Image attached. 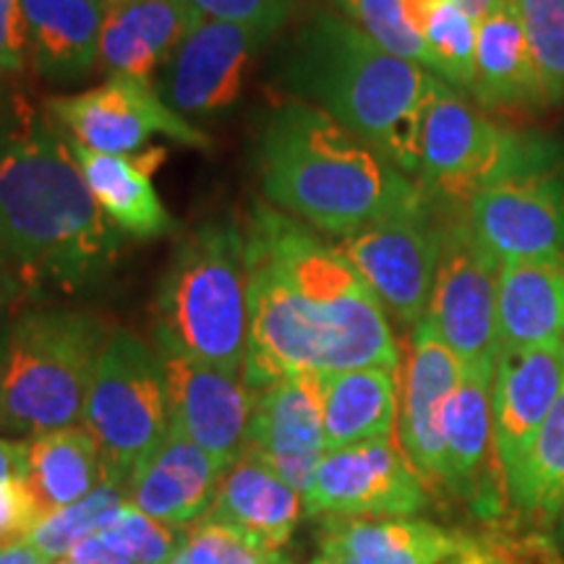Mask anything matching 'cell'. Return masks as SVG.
<instances>
[{
    "label": "cell",
    "instance_id": "d4e9b609",
    "mask_svg": "<svg viewBox=\"0 0 564 564\" xmlns=\"http://www.w3.org/2000/svg\"><path fill=\"white\" fill-rule=\"evenodd\" d=\"M26 51L51 84L84 82L100 66L105 9L95 0H21Z\"/></svg>",
    "mask_w": 564,
    "mask_h": 564
},
{
    "label": "cell",
    "instance_id": "7402d4cb",
    "mask_svg": "<svg viewBox=\"0 0 564 564\" xmlns=\"http://www.w3.org/2000/svg\"><path fill=\"white\" fill-rule=\"evenodd\" d=\"M102 9L100 66L110 76L141 82H152L202 19L186 0H108Z\"/></svg>",
    "mask_w": 564,
    "mask_h": 564
},
{
    "label": "cell",
    "instance_id": "bcb514c9",
    "mask_svg": "<svg viewBox=\"0 0 564 564\" xmlns=\"http://www.w3.org/2000/svg\"><path fill=\"white\" fill-rule=\"evenodd\" d=\"M9 319L0 312V366H3V352H6V335H9Z\"/></svg>",
    "mask_w": 564,
    "mask_h": 564
},
{
    "label": "cell",
    "instance_id": "f35d334b",
    "mask_svg": "<svg viewBox=\"0 0 564 564\" xmlns=\"http://www.w3.org/2000/svg\"><path fill=\"white\" fill-rule=\"evenodd\" d=\"M30 51H26V24L21 0H0V70L19 74L24 70Z\"/></svg>",
    "mask_w": 564,
    "mask_h": 564
},
{
    "label": "cell",
    "instance_id": "f907efd6",
    "mask_svg": "<svg viewBox=\"0 0 564 564\" xmlns=\"http://www.w3.org/2000/svg\"><path fill=\"white\" fill-rule=\"evenodd\" d=\"M95 3H100V6H105V3H108V0H95Z\"/></svg>",
    "mask_w": 564,
    "mask_h": 564
},
{
    "label": "cell",
    "instance_id": "f6af8a7d",
    "mask_svg": "<svg viewBox=\"0 0 564 564\" xmlns=\"http://www.w3.org/2000/svg\"><path fill=\"white\" fill-rule=\"evenodd\" d=\"M13 288H17V278H13L6 259L0 257V295H13Z\"/></svg>",
    "mask_w": 564,
    "mask_h": 564
},
{
    "label": "cell",
    "instance_id": "9a60e30c",
    "mask_svg": "<svg viewBox=\"0 0 564 564\" xmlns=\"http://www.w3.org/2000/svg\"><path fill=\"white\" fill-rule=\"evenodd\" d=\"M165 369L171 426L228 470L243 455L257 392L243 373H228L178 350L158 348Z\"/></svg>",
    "mask_w": 564,
    "mask_h": 564
},
{
    "label": "cell",
    "instance_id": "4dcf8cb0",
    "mask_svg": "<svg viewBox=\"0 0 564 564\" xmlns=\"http://www.w3.org/2000/svg\"><path fill=\"white\" fill-rule=\"evenodd\" d=\"M129 502L126 497V484L118 478H105L89 497L82 502L61 507V510L47 512L37 525L32 528L26 541L45 554L47 560H63L82 544L87 535L102 533L116 518V512Z\"/></svg>",
    "mask_w": 564,
    "mask_h": 564
},
{
    "label": "cell",
    "instance_id": "d6a6232c",
    "mask_svg": "<svg viewBox=\"0 0 564 564\" xmlns=\"http://www.w3.org/2000/svg\"><path fill=\"white\" fill-rule=\"evenodd\" d=\"M329 3L387 53L419 63L429 70L426 45L421 34L408 24L403 0H329Z\"/></svg>",
    "mask_w": 564,
    "mask_h": 564
},
{
    "label": "cell",
    "instance_id": "c3c4849f",
    "mask_svg": "<svg viewBox=\"0 0 564 564\" xmlns=\"http://www.w3.org/2000/svg\"><path fill=\"white\" fill-rule=\"evenodd\" d=\"M167 564H186V560H183V554L178 552V554H175V556H173V560H171V562H167Z\"/></svg>",
    "mask_w": 564,
    "mask_h": 564
},
{
    "label": "cell",
    "instance_id": "74e56055",
    "mask_svg": "<svg viewBox=\"0 0 564 564\" xmlns=\"http://www.w3.org/2000/svg\"><path fill=\"white\" fill-rule=\"evenodd\" d=\"M45 510L24 478H0V544L26 539Z\"/></svg>",
    "mask_w": 564,
    "mask_h": 564
},
{
    "label": "cell",
    "instance_id": "30bf717a",
    "mask_svg": "<svg viewBox=\"0 0 564 564\" xmlns=\"http://www.w3.org/2000/svg\"><path fill=\"white\" fill-rule=\"evenodd\" d=\"M45 116L76 144L102 154L144 152L154 137H167L192 150H209L212 139L167 108L152 82L110 76L79 95L53 97Z\"/></svg>",
    "mask_w": 564,
    "mask_h": 564
},
{
    "label": "cell",
    "instance_id": "ac0fdd59",
    "mask_svg": "<svg viewBox=\"0 0 564 564\" xmlns=\"http://www.w3.org/2000/svg\"><path fill=\"white\" fill-rule=\"evenodd\" d=\"M322 539L361 564H507L497 541L413 518H324Z\"/></svg>",
    "mask_w": 564,
    "mask_h": 564
},
{
    "label": "cell",
    "instance_id": "836d02e7",
    "mask_svg": "<svg viewBox=\"0 0 564 564\" xmlns=\"http://www.w3.org/2000/svg\"><path fill=\"white\" fill-rule=\"evenodd\" d=\"M518 9L549 97L564 105V0H518Z\"/></svg>",
    "mask_w": 564,
    "mask_h": 564
},
{
    "label": "cell",
    "instance_id": "484cf974",
    "mask_svg": "<svg viewBox=\"0 0 564 564\" xmlns=\"http://www.w3.org/2000/svg\"><path fill=\"white\" fill-rule=\"evenodd\" d=\"M497 340L499 348L564 343V253L502 264Z\"/></svg>",
    "mask_w": 564,
    "mask_h": 564
},
{
    "label": "cell",
    "instance_id": "4fadbf2b",
    "mask_svg": "<svg viewBox=\"0 0 564 564\" xmlns=\"http://www.w3.org/2000/svg\"><path fill=\"white\" fill-rule=\"evenodd\" d=\"M340 249L403 327L426 319L442 249V223L434 220L432 207L352 232Z\"/></svg>",
    "mask_w": 564,
    "mask_h": 564
},
{
    "label": "cell",
    "instance_id": "8fae6325",
    "mask_svg": "<svg viewBox=\"0 0 564 564\" xmlns=\"http://www.w3.org/2000/svg\"><path fill=\"white\" fill-rule=\"evenodd\" d=\"M314 518L390 520L426 510V481L392 440L352 444L324 453L301 494Z\"/></svg>",
    "mask_w": 564,
    "mask_h": 564
},
{
    "label": "cell",
    "instance_id": "d6986e66",
    "mask_svg": "<svg viewBox=\"0 0 564 564\" xmlns=\"http://www.w3.org/2000/svg\"><path fill=\"white\" fill-rule=\"evenodd\" d=\"M463 364L434 327L423 319L413 327L411 356L400 390V447L426 484L444 481L442 411L460 382Z\"/></svg>",
    "mask_w": 564,
    "mask_h": 564
},
{
    "label": "cell",
    "instance_id": "b9f144b4",
    "mask_svg": "<svg viewBox=\"0 0 564 564\" xmlns=\"http://www.w3.org/2000/svg\"><path fill=\"white\" fill-rule=\"evenodd\" d=\"M0 564H53L45 554H40L26 539L6 541L0 544Z\"/></svg>",
    "mask_w": 564,
    "mask_h": 564
},
{
    "label": "cell",
    "instance_id": "ee69618b",
    "mask_svg": "<svg viewBox=\"0 0 564 564\" xmlns=\"http://www.w3.org/2000/svg\"><path fill=\"white\" fill-rule=\"evenodd\" d=\"M455 3L460 6V9H463L465 13H468V17L474 19L476 24H478V21H481V19L486 17V13L491 11L494 6L499 3V0H455Z\"/></svg>",
    "mask_w": 564,
    "mask_h": 564
},
{
    "label": "cell",
    "instance_id": "7bdbcfd3",
    "mask_svg": "<svg viewBox=\"0 0 564 564\" xmlns=\"http://www.w3.org/2000/svg\"><path fill=\"white\" fill-rule=\"evenodd\" d=\"M312 564H361L356 560V556H350L345 549H340L335 544V541L329 539H322V549H319V556Z\"/></svg>",
    "mask_w": 564,
    "mask_h": 564
},
{
    "label": "cell",
    "instance_id": "60d3db41",
    "mask_svg": "<svg viewBox=\"0 0 564 564\" xmlns=\"http://www.w3.org/2000/svg\"><path fill=\"white\" fill-rule=\"evenodd\" d=\"M26 440H6L0 436V478H24L26 481Z\"/></svg>",
    "mask_w": 564,
    "mask_h": 564
},
{
    "label": "cell",
    "instance_id": "e0dca14e",
    "mask_svg": "<svg viewBox=\"0 0 564 564\" xmlns=\"http://www.w3.org/2000/svg\"><path fill=\"white\" fill-rule=\"evenodd\" d=\"M295 491L306 489L324 453L322 377L293 373L257 392L246 449Z\"/></svg>",
    "mask_w": 564,
    "mask_h": 564
},
{
    "label": "cell",
    "instance_id": "7c38bea8",
    "mask_svg": "<svg viewBox=\"0 0 564 564\" xmlns=\"http://www.w3.org/2000/svg\"><path fill=\"white\" fill-rule=\"evenodd\" d=\"M465 223L499 262L564 253V160L525 167L465 204Z\"/></svg>",
    "mask_w": 564,
    "mask_h": 564
},
{
    "label": "cell",
    "instance_id": "cb8c5ba5",
    "mask_svg": "<svg viewBox=\"0 0 564 564\" xmlns=\"http://www.w3.org/2000/svg\"><path fill=\"white\" fill-rule=\"evenodd\" d=\"M301 512V491L282 481L259 457L243 453L223 474L204 518L236 528L270 552H280L291 541Z\"/></svg>",
    "mask_w": 564,
    "mask_h": 564
},
{
    "label": "cell",
    "instance_id": "e575fe53",
    "mask_svg": "<svg viewBox=\"0 0 564 564\" xmlns=\"http://www.w3.org/2000/svg\"><path fill=\"white\" fill-rule=\"evenodd\" d=\"M102 535L116 546H121L137 564H167L186 541V535H181L178 528L160 523L129 502L116 512Z\"/></svg>",
    "mask_w": 564,
    "mask_h": 564
},
{
    "label": "cell",
    "instance_id": "44dd1931",
    "mask_svg": "<svg viewBox=\"0 0 564 564\" xmlns=\"http://www.w3.org/2000/svg\"><path fill=\"white\" fill-rule=\"evenodd\" d=\"M223 474L202 447L171 426L165 440L131 470L126 497L137 510L181 531L207 514Z\"/></svg>",
    "mask_w": 564,
    "mask_h": 564
},
{
    "label": "cell",
    "instance_id": "6da1fadb",
    "mask_svg": "<svg viewBox=\"0 0 564 564\" xmlns=\"http://www.w3.org/2000/svg\"><path fill=\"white\" fill-rule=\"evenodd\" d=\"M249 345L243 379L253 392L293 373L400 371L382 301L340 246L272 204L243 223Z\"/></svg>",
    "mask_w": 564,
    "mask_h": 564
},
{
    "label": "cell",
    "instance_id": "277c9868",
    "mask_svg": "<svg viewBox=\"0 0 564 564\" xmlns=\"http://www.w3.org/2000/svg\"><path fill=\"white\" fill-rule=\"evenodd\" d=\"M436 76L379 47L333 9H314L285 42L272 82L358 133L405 175H419L421 126Z\"/></svg>",
    "mask_w": 564,
    "mask_h": 564
},
{
    "label": "cell",
    "instance_id": "5bb4252c",
    "mask_svg": "<svg viewBox=\"0 0 564 564\" xmlns=\"http://www.w3.org/2000/svg\"><path fill=\"white\" fill-rule=\"evenodd\" d=\"M272 37L253 26L202 17L162 66L158 95L186 121L220 116L238 102L253 61Z\"/></svg>",
    "mask_w": 564,
    "mask_h": 564
},
{
    "label": "cell",
    "instance_id": "ffe728a7",
    "mask_svg": "<svg viewBox=\"0 0 564 564\" xmlns=\"http://www.w3.org/2000/svg\"><path fill=\"white\" fill-rule=\"evenodd\" d=\"M470 95L486 110L541 116L554 108L535 66L518 0H499L476 30V74Z\"/></svg>",
    "mask_w": 564,
    "mask_h": 564
},
{
    "label": "cell",
    "instance_id": "7dc6e473",
    "mask_svg": "<svg viewBox=\"0 0 564 564\" xmlns=\"http://www.w3.org/2000/svg\"><path fill=\"white\" fill-rule=\"evenodd\" d=\"M53 564H82V562H76L74 556H63V560H55Z\"/></svg>",
    "mask_w": 564,
    "mask_h": 564
},
{
    "label": "cell",
    "instance_id": "8992f818",
    "mask_svg": "<svg viewBox=\"0 0 564 564\" xmlns=\"http://www.w3.org/2000/svg\"><path fill=\"white\" fill-rule=\"evenodd\" d=\"M110 333L87 308L34 306L13 316L0 366V432L32 440L82 423Z\"/></svg>",
    "mask_w": 564,
    "mask_h": 564
},
{
    "label": "cell",
    "instance_id": "681fc988",
    "mask_svg": "<svg viewBox=\"0 0 564 564\" xmlns=\"http://www.w3.org/2000/svg\"><path fill=\"white\" fill-rule=\"evenodd\" d=\"M556 520H560V531L564 533V510H562V514H560V518H556Z\"/></svg>",
    "mask_w": 564,
    "mask_h": 564
},
{
    "label": "cell",
    "instance_id": "d590c367",
    "mask_svg": "<svg viewBox=\"0 0 564 564\" xmlns=\"http://www.w3.org/2000/svg\"><path fill=\"white\" fill-rule=\"evenodd\" d=\"M181 554L186 564H270L280 552L253 544L236 528L202 518L188 528Z\"/></svg>",
    "mask_w": 564,
    "mask_h": 564
},
{
    "label": "cell",
    "instance_id": "1f68e13d",
    "mask_svg": "<svg viewBox=\"0 0 564 564\" xmlns=\"http://www.w3.org/2000/svg\"><path fill=\"white\" fill-rule=\"evenodd\" d=\"M476 30V21L455 0H444L423 30L429 70L460 91H470L474 87Z\"/></svg>",
    "mask_w": 564,
    "mask_h": 564
},
{
    "label": "cell",
    "instance_id": "f1b7e54d",
    "mask_svg": "<svg viewBox=\"0 0 564 564\" xmlns=\"http://www.w3.org/2000/svg\"><path fill=\"white\" fill-rule=\"evenodd\" d=\"M26 442V484L45 514L82 502L108 478L100 447L84 426L58 429Z\"/></svg>",
    "mask_w": 564,
    "mask_h": 564
},
{
    "label": "cell",
    "instance_id": "7a4b0ae2",
    "mask_svg": "<svg viewBox=\"0 0 564 564\" xmlns=\"http://www.w3.org/2000/svg\"><path fill=\"white\" fill-rule=\"evenodd\" d=\"M11 118L0 126V257L26 288L95 291L126 236L91 196L66 133L30 108Z\"/></svg>",
    "mask_w": 564,
    "mask_h": 564
},
{
    "label": "cell",
    "instance_id": "5b68a950",
    "mask_svg": "<svg viewBox=\"0 0 564 564\" xmlns=\"http://www.w3.org/2000/svg\"><path fill=\"white\" fill-rule=\"evenodd\" d=\"M154 343L215 369L243 373L249 345L243 225L217 217L175 243L154 301Z\"/></svg>",
    "mask_w": 564,
    "mask_h": 564
},
{
    "label": "cell",
    "instance_id": "f546056e",
    "mask_svg": "<svg viewBox=\"0 0 564 564\" xmlns=\"http://www.w3.org/2000/svg\"><path fill=\"white\" fill-rule=\"evenodd\" d=\"M525 514L556 520L564 510V387L518 470L505 484Z\"/></svg>",
    "mask_w": 564,
    "mask_h": 564
},
{
    "label": "cell",
    "instance_id": "52a82bcc",
    "mask_svg": "<svg viewBox=\"0 0 564 564\" xmlns=\"http://www.w3.org/2000/svg\"><path fill=\"white\" fill-rule=\"evenodd\" d=\"M560 158L552 141L497 123L436 76L421 126L419 183L432 199L468 204L481 188Z\"/></svg>",
    "mask_w": 564,
    "mask_h": 564
},
{
    "label": "cell",
    "instance_id": "603a6c76",
    "mask_svg": "<svg viewBox=\"0 0 564 564\" xmlns=\"http://www.w3.org/2000/svg\"><path fill=\"white\" fill-rule=\"evenodd\" d=\"M70 147L91 196L123 236L162 238L178 230V220L152 186V175L167 154L162 147L137 154L91 152L74 139Z\"/></svg>",
    "mask_w": 564,
    "mask_h": 564
},
{
    "label": "cell",
    "instance_id": "83f0119b",
    "mask_svg": "<svg viewBox=\"0 0 564 564\" xmlns=\"http://www.w3.org/2000/svg\"><path fill=\"white\" fill-rule=\"evenodd\" d=\"M494 366L463 369V377L442 411L444 481L442 486L481 502L484 470L494 457L491 434Z\"/></svg>",
    "mask_w": 564,
    "mask_h": 564
},
{
    "label": "cell",
    "instance_id": "ab89813d",
    "mask_svg": "<svg viewBox=\"0 0 564 564\" xmlns=\"http://www.w3.org/2000/svg\"><path fill=\"white\" fill-rule=\"evenodd\" d=\"M68 556H74V560L82 564H137L121 546L112 544V541L105 539L102 533L87 535V539H84Z\"/></svg>",
    "mask_w": 564,
    "mask_h": 564
},
{
    "label": "cell",
    "instance_id": "4316f807",
    "mask_svg": "<svg viewBox=\"0 0 564 564\" xmlns=\"http://www.w3.org/2000/svg\"><path fill=\"white\" fill-rule=\"evenodd\" d=\"M400 419V379L390 369H350L322 377L327 453L392 440Z\"/></svg>",
    "mask_w": 564,
    "mask_h": 564
},
{
    "label": "cell",
    "instance_id": "ba28073f",
    "mask_svg": "<svg viewBox=\"0 0 564 564\" xmlns=\"http://www.w3.org/2000/svg\"><path fill=\"white\" fill-rule=\"evenodd\" d=\"M82 426L100 447L108 478L129 481L131 470L171 432L158 348L129 329H112L84 400Z\"/></svg>",
    "mask_w": 564,
    "mask_h": 564
},
{
    "label": "cell",
    "instance_id": "3957f363",
    "mask_svg": "<svg viewBox=\"0 0 564 564\" xmlns=\"http://www.w3.org/2000/svg\"><path fill=\"white\" fill-rule=\"evenodd\" d=\"M253 162L267 204L343 238L432 207L419 181L314 105L285 100L259 118Z\"/></svg>",
    "mask_w": 564,
    "mask_h": 564
},
{
    "label": "cell",
    "instance_id": "8d00e7d4",
    "mask_svg": "<svg viewBox=\"0 0 564 564\" xmlns=\"http://www.w3.org/2000/svg\"><path fill=\"white\" fill-rule=\"evenodd\" d=\"M202 17L278 34L293 17L295 0H186Z\"/></svg>",
    "mask_w": 564,
    "mask_h": 564
},
{
    "label": "cell",
    "instance_id": "2e32d148",
    "mask_svg": "<svg viewBox=\"0 0 564 564\" xmlns=\"http://www.w3.org/2000/svg\"><path fill=\"white\" fill-rule=\"evenodd\" d=\"M564 387V343L499 348L491 379L494 460L507 484Z\"/></svg>",
    "mask_w": 564,
    "mask_h": 564
},
{
    "label": "cell",
    "instance_id": "9c48e42d",
    "mask_svg": "<svg viewBox=\"0 0 564 564\" xmlns=\"http://www.w3.org/2000/svg\"><path fill=\"white\" fill-rule=\"evenodd\" d=\"M499 262L474 236L465 217L442 223V249L426 322L463 369L497 364Z\"/></svg>",
    "mask_w": 564,
    "mask_h": 564
}]
</instances>
